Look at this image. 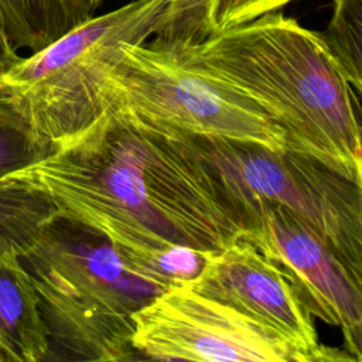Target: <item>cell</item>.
I'll use <instances>...</instances> for the list:
<instances>
[{"label": "cell", "instance_id": "obj_3", "mask_svg": "<svg viewBox=\"0 0 362 362\" xmlns=\"http://www.w3.org/2000/svg\"><path fill=\"white\" fill-rule=\"evenodd\" d=\"M21 260L40 296L47 362L140 358L132 346L133 314L163 290L140 277L105 235L55 214Z\"/></svg>", "mask_w": 362, "mask_h": 362}, {"label": "cell", "instance_id": "obj_18", "mask_svg": "<svg viewBox=\"0 0 362 362\" xmlns=\"http://www.w3.org/2000/svg\"><path fill=\"white\" fill-rule=\"evenodd\" d=\"M106 0H78V3L81 4L82 10L85 11V14L88 17L93 16V13L105 3Z\"/></svg>", "mask_w": 362, "mask_h": 362}, {"label": "cell", "instance_id": "obj_1", "mask_svg": "<svg viewBox=\"0 0 362 362\" xmlns=\"http://www.w3.org/2000/svg\"><path fill=\"white\" fill-rule=\"evenodd\" d=\"M0 181L42 192L57 214L96 229L124 259L168 245L212 253L242 236L167 137L110 109Z\"/></svg>", "mask_w": 362, "mask_h": 362}, {"label": "cell", "instance_id": "obj_2", "mask_svg": "<svg viewBox=\"0 0 362 362\" xmlns=\"http://www.w3.org/2000/svg\"><path fill=\"white\" fill-rule=\"evenodd\" d=\"M167 51L262 106L287 148L362 182V107L320 33L272 11Z\"/></svg>", "mask_w": 362, "mask_h": 362}, {"label": "cell", "instance_id": "obj_7", "mask_svg": "<svg viewBox=\"0 0 362 362\" xmlns=\"http://www.w3.org/2000/svg\"><path fill=\"white\" fill-rule=\"evenodd\" d=\"M140 358L206 362H313L310 354L187 284L168 287L133 314Z\"/></svg>", "mask_w": 362, "mask_h": 362}, {"label": "cell", "instance_id": "obj_5", "mask_svg": "<svg viewBox=\"0 0 362 362\" xmlns=\"http://www.w3.org/2000/svg\"><path fill=\"white\" fill-rule=\"evenodd\" d=\"M170 0H132L90 16L0 75V86L30 127L54 147L103 112L102 86L122 45L143 44L161 24Z\"/></svg>", "mask_w": 362, "mask_h": 362}, {"label": "cell", "instance_id": "obj_9", "mask_svg": "<svg viewBox=\"0 0 362 362\" xmlns=\"http://www.w3.org/2000/svg\"><path fill=\"white\" fill-rule=\"evenodd\" d=\"M187 286L280 335L310 354L313 362L354 361L346 351L320 344L313 315L283 270L243 238L209 253L201 273Z\"/></svg>", "mask_w": 362, "mask_h": 362}, {"label": "cell", "instance_id": "obj_10", "mask_svg": "<svg viewBox=\"0 0 362 362\" xmlns=\"http://www.w3.org/2000/svg\"><path fill=\"white\" fill-rule=\"evenodd\" d=\"M49 338L34 280L18 252L0 257V362H47Z\"/></svg>", "mask_w": 362, "mask_h": 362}, {"label": "cell", "instance_id": "obj_11", "mask_svg": "<svg viewBox=\"0 0 362 362\" xmlns=\"http://www.w3.org/2000/svg\"><path fill=\"white\" fill-rule=\"evenodd\" d=\"M14 49L35 52L89 18L78 0H0Z\"/></svg>", "mask_w": 362, "mask_h": 362}, {"label": "cell", "instance_id": "obj_12", "mask_svg": "<svg viewBox=\"0 0 362 362\" xmlns=\"http://www.w3.org/2000/svg\"><path fill=\"white\" fill-rule=\"evenodd\" d=\"M55 214V205L42 192L0 181V257L10 252L23 255Z\"/></svg>", "mask_w": 362, "mask_h": 362}, {"label": "cell", "instance_id": "obj_8", "mask_svg": "<svg viewBox=\"0 0 362 362\" xmlns=\"http://www.w3.org/2000/svg\"><path fill=\"white\" fill-rule=\"evenodd\" d=\"M229 219L276 263L307 311L339 327L345 351L362 361V286L349 269L290 211L260 199L223 204Z\"/></svg>", "mask_w": 362, "mask_h": 362}, {"label": "cell", "instance_id": "obj_15", "mask_svg": "<svg viewBox=\"0 0 362 362\" xmlns=\"http://www.w3.org/2000/svg\"><path fill=\"white\" fill-rule=\"evenodd\" d=\"M215 0H170L167 13L148 42L163 49L198 44L214 33Z\"/></svg>", "mask_w": 362, "mask_h": 362}, {"label": "cell", "instance_id": "obj_14", "mask_svg": "<svg viewBox=\"0 0 362 362\" xmlns=\"http://www.w3.org/2000/svg\"><path fill=\"white\" fill-rule=\"evenodd\" d=\"M16 110L0 86V180L54 151Z\"/></svg>", "mask_w": 362, "mask_h": 362}, {"label": "cell", "instance_id": "obj_6", "mask_svg": "<svg viewBox=\"0 0 362 362\" xmlns=\"http://www.w3.org/2000/svg\"><path fill=\"white\" fill-rule=\"evenodd\" d=\"M102 102L153 130L287 148L284 132L262 106L147 41L122 45L106 74Z\"/></svg>", "mask_w": 362, "mask_h": 362}, {"label": "cell", "instance_id": "obj_13", "mask_svg": "<svg viewBox=\"0 0 362 362\" xmlns=\"http://www.w3.org/2000/svg\"><path fill=\"white\" fill-rule=\"evenodd\" d=\"M346 82L362 96V0H332V14L320 33Z\"/></svg>", "mask_w": 362, "mask_h": 362}, {"label": "cell", "instance_id": "obj_17", "mask_svg": "<svg viewBox=\"0 0 362 362\" xmlns=\"http://www.w3.org/2000/svg\"><path fill=\"white\" fill-rule=\"evenodd\" d=\"M21 58L23 57L17 52V49H14V47L10 42L4 24L3 11L0 7V75H3L6 71L14 66Z\"/></svg>", "mask_w": 362, "mask_h": 362}, {"label": "cell", "instance_id": "obj_4", "mask_svg": "<svg viewBox=\"0 0 362 362\" xmlns=\"http://www.w3.org/2000/svg\"><path fill=\"white\" fill-rule=\"evenodd\" d=\"M154 132L168 139L222 211L230 199H260L290 211L362 286L361 181L291 148L273 150L178 130Z\"/></svg>", "mask_w": 362, "mask_h": 362}, {"label": "cell", "instance_id": "obj_16", "mask_svg": "<svg viewBox=\"0 0 362 362\" xmlns=\"http://www.w3.org/2000/svg\"><path fill=\"white\" fill-rule=\"evenodd\" d=\"M290 1L293 0H215L212 10L214 33L252 21L263 14L277 11Z\"/></svg>", "mask_w": 362, "mask_h": 362}]
</instances>
